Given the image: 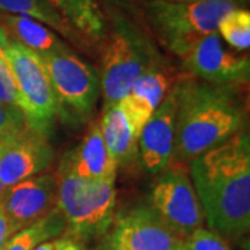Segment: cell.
Listing matches in <instances>:
<instances>
[{
	"label": "cell",
	"instance_id": "cell-21",
	"mask_svg": "<svg viewBox=\"0 0 250 250\" xmlns=\"http://www.w3.org/2000/svg\"><path fill=\"white\" fill-rule=\"evenodd\" d=\"M217 34L223 36L224 41L233 49L248 52L250 46L249 10L236 7L227 13L217 27Z\"/></svg>",
	"mask_w": 250,
	"mask_h": 250
},
{
	"label": "cell",
	"instance_id": "cell-8",
	"mask_svg": "<svg viewBox=\"0 0 250 250\" xmlns=\"http://www.w3.org/2000/svg\"><path fill=\"white\" fill-rule=\"evenodd\" d=\"M170 166L160 171L153 182L147 206L172 232L184 239L203 227L205 215L187 168L181 164Z\"/></svg>",
	"mask_w": 250,
	"mask_h": 250
},
{
	"label": "cell",
	"instance_id": "cell-24",
	"mask_svg": "<svg viewBox=\"0 0 250 250\" xmlns=\"http://www.w3.org/2000/svg\"><path fill=\"white\" fill-rule=\"evenodd\" d=\"M0 103L20 110L16 82L10 70L9 62L6 59L1 57H0Z\"/></svg>",
	"mask_w": 250,
	"mask_h": 250
},
{
	"label": "cell",
	"instance_id": "cell-29",
	"mask_svg": "<svg viewBox=\"0 0 250 250\" xmlns=\"http://www.w3.org/2000/svg\"><path fill=\"white\" fill-rule=\"evenodd\" d=\"M225 1L233 3V4H236L238 7H245V4H248V1H249V0H225Z\"/></svg>",
	"mask_w": 250,
	"mask_h": 250
},
{
	"label": "cell",
	"instance_id": "cell-1",
	"mask_svg": "<svg viewBox=\"0 0 250 250\" xmlns=\"http://www.w3.org/2000/svg\"><path fill=\"white\" fill-rule=\"evenodd\" d=\"M190 178L211 231L236 239L250 227V141L238 132L189 163Z\"/></svg>",
	"mask_w": 250,
	"mask_h": 250
},
{
	"label": "cell",
	"instance_id": "cell-11",
	"mask_svg": "<svg viewBox=\"0 0 250 250\" xmlns=\"http://www.w3.org/2000/svg\"><path fill=\"white\" fill-rule=\"evenodd\" d=\"M57 182L50 174H38L22 179L0 193V208L14 231L43 218L56 208Z\"/></svg>",
	"mask_w": 250,
	"mask_h": 250
},
{
	"label": "cell",
	"instance_id": "cell-25",
	"mask_svg": "<svg viewBox=\"0 0 250 250\" xmlns=\"http://www.w3.org/2000/svg\"><path fill=\"white\" fill-rule=\"evenodd\" d=\"M54 245L56 250H92L86 246V242L81 241L68 232L54 238Z\"/></svg>",
	"mask_w": 250,
	"mask_h": 250
},
{
	"label": "cell",
	"instance_id": "cell-20",
	"mask_svg": "<svg viewBox=\"0 0 250 250\" xmlns=\"http://www.w3.org/2000/svg\"><path fill=\"white\" fill-rule=\"evenodd\" d=\"M65 232V223L57 207L43 218L16 232L3 250H34L46 241L54 239Z\"/></svg>",
	"mask_w": 250,
	"mask_h": 250
},
{
	"label": "cell",
	"instance_id": "cell-6",
	"mask_svg": "<svg viewBox=\"0 0 250 250\" xmlns=\"http://www.w3.org/2000/svg\"><path fill=\"white\" fill-rule=\"evenodd\" d=\"M6 60L16 82L18 104L27 125L36 134L47 136L59 111L43 62L38 54L14 41L7 49Z\"/></svg>",
	"mask_w": 250,
	"mask_h": 250
},
{
	"label": "cell",
	"instance_id": "cell-19",
	"mask_svg": "<svg viewBox=\"0 0 250 250\" xmlns=\"http://www.w3.org/2000/svg\"><path fill=\"white\" fill-rule=\"evenodd\" d=\"M0 14H13L36 20L53 29L57 35L75 45H83L80 35L72 29L64 18L49 4L47 0H0Z\"/></svg>",
	"mask_w": 250,
	"mask_h": 250
},
{
	"label": "cell",
	"instance_id": "cell-4",
	"mask_svg": "<svg viewBox=\"0 0 250 250\" xmlns=\"http://www.w3.org/2000/svg\"><path fill=\"white\" fill-rule=\"evenodd\" d=\"M56 207L65 223V232L81 241L104 236L116 218L114 181L80 178L59 167Z\"/></svg>",
	"mask_w": 250,
	"mask_h": 250
},
{
	"label": "cell",
	"instance_id": "cell-17",
	"mask_svg": "<svg viewBox=\"0 0 250 250\" xmlns=\"http://www.w3.org/2000/svg\"><path fill=\"white\" fill-rule=\"evenodd\" d=\"M0 25L4 28L11 41L29 49L38 56L64 53L70 46L45 24L22 16L0 14Z\"/></svg>",
	"mask_w": 250,
	"mask_h": 250
},
{
	"label": "cell",
	"instance_id": "cell-31",
	"mask_svg": "<svg viewBox=\"0 0 250 250\" xmlns=\"http://www.w3.org/2000/svg\"><path fill=\"white\" fill-rule=\"evenodd\" d=\"M9 139H6V141H1V142H0V154H1V152H3V149H4V146H6V143H7Z\"/></svg>",
	"mask_w": 250,
	"mask_h": 250
},
{
	"label": "cell",
	"instance_id": "cell-12",
	"mask_svg": "<svg viewBox=\"0 0 250 250\" xmlns=\"http://www.w3.org/2000/svg\"><path fill=\"white\" fill-rule=\"evenodd\" d=\"M53 160L46 136L29 126L11 136L0 154V193L17 182L42 174Z\"/></svg>",
	"mask_w": 250,
	"mask_h": 250
},
{
	"label": "cell",
	"instance_id": "cell-32",
	"mask_svg": "<svg viewBox=\"0 0 250 250\" xmlns=\"http://www.w3.org/2000/svg\"><path fill=\"white\" fill-rule=\"evenodd\" d=\"M166 1H181V3H187V1H196V0H166Z\"/></svg>",
	"mask_w": 250,
	"mask_h": 250
},
{
	"label": "cell",
	"instance_id": "cell-16",
	"mask_svg": "<svg viewBox=\"0 0 250 250\" xmlns=\"http://www.w3.org/2000/svg\"><path fill=\"white\" fill-rule=\"evenodd\" d=\"M99 123L104 145L117 167L128 164L138 153L141 131L128 116L123 103L106 104Z\"/></svg>",
	"mask_w": 250,
	"mask_h": 250
},
{
	"label": "cell",
	"instance_id": "cell-3",
	"mask_svg": "<svg viewBox=\"0 0 250 250\" xmlns=\"http://www.w3.org/2000/svg\"><path fill=\"white\" fill-rule=\"evenodd\" d=\"M238 6L225 0H149L143 11L154 36L168 52L182 59L205 36L217 32L221 18Z\"/></svg>",
	"mask_w": 250,
	"mask_h": 250
},
{
	"label": "cell",
	"instance_id": "cell-23",
	"mask_svg": "<svg viewBox=\"0 0 250 250\" xmlns=\"http://www.w3.org/2000/svg\"><path fill=\"white\" fill-rule=\"evenodd\" d=\"M27 126V121L18 108L0 103V142L20 134Z\"/></svg>",
	"mask_w": 250,
	"mask_h": 250
},
{
	"label": "cell",
	"instance_id": "cell-2",
	"mask_svg": "<svg viewBox=\"0 0 250 250\" xmlns=\"http://www.w3.org/2000/svg\"><path fill=\"white\" fill-rule=\"evenodd\" d=\"M174 90L177 113L170 164H189L242 131L243 110L231 86L189 77L178 81Z\"/></svg>",
	"mask_w": 250,
	"mask_h": 250
},
{
	"label": "cell",
	"instance_id": "cell-28",
	"mask_svg": "<svg viewBox=\"0 0 250 250\" xmlns=\"http://www.w3.org/2000/svg\"><path fill=\"white\" fill-rule=\"evenodd\" d=\"M34 250H56V245H54V239L46 241L43 243H41L39 246H36Z\"/></svg>",
	"mask_w": 250,
	"mask_h": 250
},
{
	"label": "cell",
	"instance_id": "cell-26",
	"mask_svg": "<svg viewBox=\"0 0 250 250\" xmlns=\"http://www.w3.org/2000/svg\"><path fill=\"white\" fill-rule=\"evenodd\" d=\"M14 233H16V231L10 223V220L7 218V215L4 214L3 210L0 208V250H3L6 243L9 242V239Z\"/></svg>",
	"mask_w": 250,
	"mask_h": 250
},
{
	"label": "cell",
	"instance_id": "cell-7",
	"mask_svg": "<svg viewBox=\"0 0 250 250\" xmlns=\"http://www.w3.org/2000/svg\"><path fill=\"white\" fill-rule=\"evenodd\" d=\"M39 57L52 83L59 116L74 123H85L96 106L100 93L96 70L72 50Z\"/></svg>",
	"mask_w": 250,
	"mask_h": 250
},
{
	"label": "cell",
	"instance_id": "cell-27",
	"mask_svg": "<svg viewBox=\"0 0 250 250\" xmlns=\"http://www.w3.org/2000/svg\"><path fill=\"white\" fill-rule=\"evenodd\" d=\"M10 43H11V39L7 35V32L4 31V28L0 25V57L1 59H6V53H7Z\"/></svg>",
	"mask_w": 250,
	"mask_h": 250
},
{
	"label": "cell",
	"instance_id": "cell-9",
	"mask_svg": "<svg viewBox=\"0 0 250 250\" xmlns=\"http://www.w3.org/2000/svg\"><path fill=\"white\" fill-rule=\"evenodd\" d=\"M182 239L149 206L117 215L98 250H179Z\"/></svg>",
	"mask_w": 250,
	"mask_h": 250
},
{
	"label": "cell",
	"instance_id": "cell-18",
	"mask_svg": "<svg viewBox=\"0 0 250 250\" xmlns=\"http://www.w3.org/2000/svg\"><path fill=\"white\" fill-rule=\"evenodd\" d=\"M70 27L80 35L83 45L104 41L107 22L96 0H47Z\"/></svg>",
	"mask_w": 250,
	"mask_h": 250
},
{
	"label": "cell",
	"instance_id": "cell-30",
	"mask_svg": "<svg viewBox=\"0 0 250 250\" xmlns=\"http://www.w3.org/2000/svg\"><path fill=\"white\" fill-rule=\"evenodd\" d=\"M110 3H113V4H120V6H126V4H129L132 0H107Z\"/></svg>",
	"mask_w": 250,
	"mask_h": 250
},
{
	"label": "cell",
	"instance_id": "cell-5",
	"mask_svg": "<svg viewBox=\"0 0 250 250\" xmlns=\"http://www.w3.org/2000/svg\"><path fill=\"white\" fill-rule=\"evenodd\" d=\"M104 39L99 80L106 104H111L128 96L136 80L160 62L147 36L120 14L113 17L111 34Z\"/></svg>",
	"mask_w": 250,
	"mask_h": 250
},
{
	"label": "cell",
	"instance_id": "cell-10",
	"mask_svg": "<svg viewBox=\"0 0 250 250\" xmlns=\"http://www.w3.org/2000/svg\"><path fill=\"white\" fill-rule=\"evenodd\" d=\"M181 60L189 74L208 83L232 88L249 81V56L228 50L217 32L199 41Z\"/></svg>",
	"mask_w": 250,
	"mask_h": 250
},
{
	"label": "cell",
	"instance_id": "cell-15",
	"mask_svg": "<svg viewBox=\"0 0 250 250\" xmlns=\"http://www.w3.org/2000/svg\"><path fill=\"white\" fill-rule=\"evenodd\" d=\"M174 85V77L161 64H157L142 74L132 85L128 96L120 100L141 132Z\"/></svg>",
	"mask_w": 250,
	"mask_h": 250
},
{
	"label": "cell",
	"instance_id": "cell-22",
	"mask_svg": "<svg viewBox=\"0 0 250 250\" xmlns=\"http://www.w3.org/2000/svg\"><path fill=\"white\" fill-rule=\"evenodd\" d=\"M179 250H231L223 236L203 227L189 233L181 242Z\"/></svg>",
	"mask_w": 250,
	"mask_h": 250
},
{
	"label": "cell",
	"instance_id": "cell-13",
	"mask_svg": "<svg viewBox=\"0 0 250 250\" xmlns=\"http://www.w3.org/2000/svg\"><path fill=\"white\" fill-rule=\"evenodd\" d=\"M175 113L177 99L172 86L170 93L146 121L138 142L143 168L152 174H159L170 166L175 136Z\"/></svg>",
	"mask_w": 250,
	"mask_h": 250
},
{
	"label": "cell",
	"instance_id": "cell-14",
	"mask_svg": "<svg viewBox=\"0 0 250 250\" xmlns=\"http://www.w3.org/2000/svg\"><path fill=\"white\" fill-rule=\"evenodd\" d=\"M60 167L80 178L95 181L116 179L118 167L104 145L99 121L90 125L80 145L64 156Z\"/></svg>",
	"mask_w": 250,
	"mask_h": 250
}]
</instances>
